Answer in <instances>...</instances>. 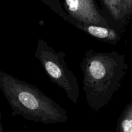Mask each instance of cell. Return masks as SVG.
Masks as SVG:
<instances>
[{
	"label": "cell",
	"mask_w": 132,
	"mask_h": 132,
	"mask_svg": "<svg viewBox=\"0 0 132 132\" xmlns=\"http://www.w3.org/2000/svg\"><path fill=\"white\" fill-rule=\"evenodd\" d=\"M45 5H47L50 7V9L54 12H55L57 14L61 17L64 21H67L68 17L70 16L67 12L63 9L60 0H41Z\"/></svg>",
	"instance_id": "8"
},
{
	"label": "cell",
	"mask_w": 132,
	"mask_h": 132,
	"mask_svg": "<svg viewBox=\"0 0 132 132\" xmlns=\"http://www.w3.org/2000/svg\"><path fill=\"white\" fill-rule=\"evenodd\" d=\"M122 2L126 16L130 21L132 18V0H122Z\"/></svg>",
	"instance_id": "9"
},
{
	"label": "cell",
	"mask_w": 132,
	"mask_h": 132,
	"mask_svg": "<svg viewBox=\"0 0 132 132\" xmlns=\"http://www.w3.org/2000/svg\"><path fill=\"white\" fill-rule=\"evenodd\" d=\"M68 23L86 32L99 41L110 45H116L121 39V32L111 27L95 24H83L73 19L72 17Z\"/></svg>",
	"instance_id": "5"
},
{
	"label": "cell",
	"mask_w": 132,
	"mask_h": 132,
	"mask_svg": "<svg viewBox=\"0 0 132 132\" xmlns=\"http://www.w3.org/2000/svg\"><path fill=\"white\" fill-rule=\"evenodd\" d=\"M0 89L15 114L43 121H63L65 110L38 88L0 71Z\"/></svg>",
	"instance_id": "2"
},
{
	"label": "cell",
	"mask_w": 132,
	"mask_h": 132,
	"mask_svg": "<svg viewBox=\"0 0 132 132\" xmlns=\"http://www.w3.org/2000/svg\"><path fill=\"white\" fill-rule=\"evenodd\" d=\"M121 127L123 132H132V101L124 110Z\"/></svg>",
	"instance_id": "7"
},
{
	"label": "cell",
	"mask_w": 132,
	"mask_h": 132,
	"mask_svg": "<svg viewBox=\"0 0 132 132\" xmlns=\"http://www.w3.org/2000/svg\"><path fill=\"white\" fill-rule=\"evenodd\" d=\"M85 54L80 64L82 90L88 104L99 111L121 88L128 66L125 55L116 51L98 52L91 49Z\"/></svg>",
	"instance_id": "1"
},
{
	"label": "cell",
	"mask_w": 132,
	"mask_h": 132,
	"mask_svg": "<svg viewBox=\"0 0 132 132\" xmlns=\"http://www.w3.org/2000/svg\"><path fill=\"white\" fill-rule=\"evenodd\" d=\"M35 57L39 60L50 81L64 90L67 97L77 104L80 95L77 78L68 68L65 54L56 52L42 39L37 41Z\"/></svg>",
	"instance_id": "3"
},
{
	"label": "cell",
	"mask_w": 132,
	"mask_h": 132,
	"mask_svg": "<svg viewBox=\"0 0 132 132\" xmlns=\"http://www.w3.org/2000/svg\"><path fill=\"white\" fill-rule=\"evenodd\" d=\"M64 7L67 14L77 21L111 27L95 0H64Z\"/></svg>",
	"instance_id": "4"
},
{
	"label": "cell",
	"mask_w": 132,
	"mask_h": 132,
	"mask_svg": "<svg viewBox=\"0 0 132 132\" xmlns=\"http://www.w3.org/2000/svg\"><path fill=\"white\" fill-rule=\"evenodd\" d=\"M110 19L113 21V27L121 33L125 32L130 20L127 18L122 0H102Z\"/></svg>",
	"instance_id": "6"
}]
</instances>
